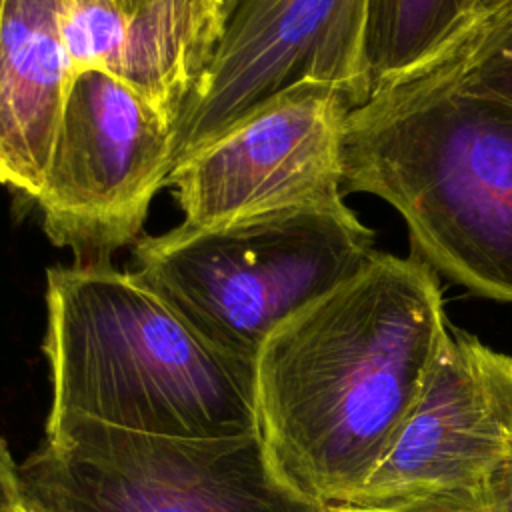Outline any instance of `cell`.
<instances>
[{"label": "cell", "mask_w": 512, "mask_h": 512, "mask_svg": "<svg viewBox=\"0 0 512 512\" xmlns=\"http://www.w3.org/2000/svg\"><path fill=\"white\" fill-rule=\"evenodd\" d=\"M2 4H4V0H0V12H2Z\"/></svg>", "instance_id": "d6986e66"}, {"label": "cell", "mask_w": 512, "mask_h": 512, "mask_svg": "<svg viewBox=\"0 0 512 512\" xmlns=\"http://www.w3.org/2000/svg\"><path fill=\"white\" fill-rule=\"evenodd\" d=\"M496 512H512V450L482 484Z\"/></svg>", "instance_id": "2e32d148"}, {"label": "cell", "mask_w": 512, "mask_h": 512, "mask_svg": "<svg viewBox=\"0 0 512 512\" xmlns=\"http://www.w3.org/2000/svg\"><path fill=\"white\" fill-rule=\"evenodd\" d=\"M350 110L338 86L302 80L176 160L166 184L184 222L346 206L342 138Z\"/></svg>", "instance_id": "52a82bcc"}, {"label": "cell", "mask_w": 512, "mask_h": 512, "mask_svg": "<svg viewBox=\"0 0 512 512\" xmlns=\"http://www.w3.org/2000/svg\"><path fill=\"white\" fill-rule=\"evenodd\" d=\"M20 482L34 512H324L274 470L260 432L158 436L46 420Z\"/></svg>", "instance_id": "5b68a950"}, {"label": "cell", "mask_w": 512, "mask_h": 512, "mask_svg": "<svg viewBox=\"0 0 512 512\" xmlns=\"http://www.w3.org/2000/svg\"><path fill=\"white\" fill-rule=\"evenodd\" d=\"M344 194L390 204L412 254L470 292L512 302V102L434 72L346 116Z\"/></svg>", "instance_id": "7a4b0ae2"}, {"label": "cell", "mask_w": 512, "mask_h": 512, "mask_svg": "<svg viewBox=\"0 0 512 512\" xmlns=\"http://www.w3.org/2000/svg\"><path fill=\"white\" fill-rule=\"evenodd\" d=\"M324 512H496L482 486L444 490L386 504H332Z\"/></svg>", "instance_id": "5bb4252c"}, {"label": "cell", "mask_w": 512, "mask_h": 512, "mask_svg": "<svg viewBox=\"0 0 512 512\" xmlns=\"http://www.w3.org/2000/svg\"><path fill=\"white\" fill-rule=\"evenodd\" d=\"M22 512H34V510H30V508H26V506H24V508H22Z\"/></svg>", "instance_id": "ac0fdd59"}, {"label": "cell", "mask_w": 512, "mask_h": 512, "mask_svg": "<svg viewBox=\"0 0 512 512\" xmlns=\"http://www.w3.org/2000/svg\"><path fill=\"white\" fill-rule=\"evenodd\" d=\"M64 0H4L0 12V184L36 198L74 68Z\"/></svg>", "instance_id": "8fae6325"}, {"label": "cell", "mask_w": 512, "mask_h": 512, "mask_svg": "<svg viewBox=\"0 0 512 512\" xmlns=\"http://www.w3.org/2000/svg\"><path fill=\"white\" fill-rule=\"evenodd\" d=\"M482 4L484 0H366L362 58L370 96L426 66L474 20Z\"/></svg>", "instance_id": "7c38bea8"}, {"label": "cell", "mask_w": 512, "mask_h": 512, "mask_svg": "<svg viewBox=\"0 0 512 512\" xmlns=\"http://www.w3.org/2000/svg\"><path fill=\"white\" fill-rule=\"evenodd\" d=\"M450 334L438 274L412 252L376 250L288 318L256 356L258 432L278 476L322 506L352 502Z\"/></svg>", "instance_id": "6da1fadb"}, {"label": "cell", "mask_w": 512, "mask_h": 512, "mask_svg": "<svg viewBox=\"0 0 512 512\" xmlns=\"http://www.w3.org/2000/svg\"><path fill=\"white\" fill-rule=\"evenodd\" d=\"M512 450V356L452 330L372 476L348 504L482 486Z\"/></svg>", "instance_id": "9c48e42d"}, {"label": "cell", "mask_w": 512, "mask_h": 512, "mask_svg": "<svg viewBox=\"0 0 512 512\" xmlns=\"http://www.w3.org/2000/svg\"><path fill=\"white\" fill-rule=\"evenodd\" d=\"M234 2H236V0H224V4H226V10H228V12H230V8L234 6Z\"/></svg>", "instance_id": "e0dca14e"}, {"label": "cell", "mask_w": 512, "mask_h": 512, "mask_svg": "<svg viewBox=\"0 0 512 512\" xmlns=\"http://www.w3.org/2000/svg\"><path fill=\"white\" fill-rule=\"evenodd\" d=\"M416 72H434L512 102V0H484L474 20Z\"/></svg>", "instance_id": "4fadbf2b"}, {"label": "cell", "mask_w": 512, "mask_h": 512, "mask_svg": "<svg viewBox=\"0 0 512 512\" xmlns=\"http://www.w3.org/2000/svg\"><path fill=\"white\" fill-rule=\"evenodd\" d=\"M374 232L348 206L278 208L140 236L136 274L202 336L254 358L296 312L374 256Z\"/></svg>", "instance_id": "277c9868"}, {"label": "cell", "mask_w": 512, "mask_h": 512, "mask_svg": "<svg viewBox=\"0 0 512 512\" xmlns=\"http://www.w3.org/2000/svg\"><path fill=\"white\" fill-rule=\"evenodd\" d=\"M44 354L48 420L158 436L258 432L256 360L210 342L136 272L50 268Z\"/></svg>", "instance_id": "3957f363"}, {"label": "cell", "mask_w": 512, "mask_h": 512, "mask_svg": "<svg viewBox=\"0 0 512 512\" xmlns=\"http://www.w3.org/2000/svg\"><path fill=\"white\" fill-rule=\"evenodd\" d=\"M24 506L20 466L14 462L6 440L0 438V512H22Z\"/></svg>", "instance_id": "9a60e30c"}, {"label": "cell", "mask_w": 512, "mask_h": 512, "mask_svg": "<svg viewBox=\"0 0 512 512\" xmlns=\"http://www.w3.org/2000/svg\"><path fill=\"white\" fill-rule=\"evenodd\" d=\"M364 18L366 0H236L176 122L174 164L302 80L338 86L352 108L364 104Z\"/></svg>", "instance_id": "ba28073f"}, {"label": "cell", "mask_w": 512, "mask_h": 512, "mask_svg": "<svg viewBox=\"0 0 512 512\" xmlns=\"http://www.w3.org/2000/svg\"><path fill=\"white\" fill-rule=\"evenodd\" d=\"M226 18L224 0H64L60 30L74 72L112 74L176 128Z\"/></svg>", "instance_id": "30bf717a"}, {"label": "cell", "mask_w": 512, "mask_h": 512, "mask_svg": "<svg viewBox=\"0 0 512 512\" xmlns=\"http://www.w3.org/2000/svg\"><path fill=\"white\" fill-rule=\"evenodd\" d=\"M174 168V126L98 68L74 72L34 202L52 244L76 264H106L138 240Z\"/></svg>", "instance_id": "8992f818"}]
</instances>
